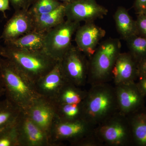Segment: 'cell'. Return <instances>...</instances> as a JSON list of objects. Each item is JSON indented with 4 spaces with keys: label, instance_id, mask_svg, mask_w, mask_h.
<instances>
[{
    "label": "cell",
    "instance_id": "cell-25",
    "mask_svg": "<svg viewBox=\"0 0 146 146\" xmlns=\"http://www.w3.org/2000/svg\"><path fill=\"white\" fill-rule=\"evenodd\" d=\"M63 4L57 0H36L29 11L33 16L42 15L52 12Z\"/></svg>",
    "mask_w": 146,
    "mask_h": 146
},
{
    "label": "cell",
    "instance_id": "cell-34",
    "mask_svg": "<svg viewBox=\"0 0 146 146\" xmlns=\"http://www.w3.org/2000/svg\"><path fill=\"white\" fill-rule=\"evenodd\" d=\"M57 1H59L60 2L66 5L76 1L78 0H57Z\"/></svg>",
    "mask_w": 146,
    "mask_h": 146
},
{
    "label": "cell",
    "instance_id": "cell-9",
    "mask_svg": "<svg viewBox=\"0 0 146 146\" xmlns=\"http://www.w3.org/2000/svg\"><path fill=\"white\" fill-rule=\"evenodd\" d=\"M14 125L19 146H52L46 133L23 111L18 115Z\"/></svg>",
    "mask_w": 146,
    "mask_h": 146
},
{
    "label": "cell",
    "instance_id": "cell-12",
    "mask_svg": "<svg viewBox=\"0 0 146 146\" xmlns=\"http://www.w3.org/2000/svg\"><path fill=\"white\" fill-rule=\"evenodd\" d=\"M115 86L118 111L128 116L145 106V98L136 86V82Z\"/></svg>",
    "mask_w": 146,
    "mask_h": 146
},
{
    "label": "cell",
    "instance_id": "cell-8",
    "mask_svg": "<svg viewBox=\"0 0 146 146\" xmlns=\"http://www.w3.org/2000/svg\"><path fill=\"white\" fill-rule=\"evenodd\" d=\"M95 127L83 119L64 121L56 120L50 134V140L52 146H59L64 141H68L71 145L94 132Z\"/></svg>",
    "mask_w": 146,
    "mask_h": 146
},
{
    "label": "cell",
    "instance_id": "cell-21",
    "mask_svg": "<svg viewBox=\"0 0 146 146\" xmlns=\"http://www.w3.org/2000/svg\"><path fill=\"white\" fill-rule=\"evenodd\" d=\"M45 35L33 30L5 44L31 50H44Z\"/></svg>",
    "mask_w": 146,
    "mask_h": 146
},
{
    "label": "cell",
    "instance_id": "cell-23",
    "mask_svg": "<svg viewBox=\"0 0 146 146\" xmlns=\"http://www.w3.org/2000/svg\"><path fill=\"white\" fill-rule=\"evenodd\" d=\"M129 52L137 63L146 58V38L133 35L125 40Z\"/></svg>",
    "mask_w": 146,
    "mask_h": 146
},
{
    "label": "cell",
    "instance_id": "cell-13",
    "mask_svg": "<svg viewBox=\"0 0 146 146\" xmlns=\"http://www.w3.org/2000/svg\"><path fill=\"white\" fill-rule=\"evenodd\" d=\"M105 30L94 22L80 26L75 33L76 47L89 58L93 55L100 40L105 36Z\"/></svg>",
    "mask_w": 146,
    "mask_h": 146
},
{
    "label": "cell",
    "instance_id": "cell-5",
    "mask_svg": "<svg viewBox=\"0 0 146 146\" xmlns=\"http://www.w3.org/2000/svg\"><path fill=\"white\" fill-rule=\"evenodd\" d=\"M94 132L102 146L133 145L127 117L119 112L95 127Z\"/></svg>",
    "mask_w": 146,
    "mask_h": 146
},
{
    "label": "cell",
    "instance_id": "cell-20",
    "mask_svg": "<svg viewBox=\"0 0 146 146\" xmlns=\"http://www.w3.org/2000/svg\"><path fill=\"white\" fill-rule=\"evenodd\" d=\"M87 92L82 87L67 82L53 102L59 104H80L86 97Z\"/></svg>",
    "mask_w": 146,
    "mask_h": 146
},
{
    "label": "cell",
    "instance_id": "cell-17",
    "mask_svg": "<svg viewBox=\"0 0 146 146\" xmlns=\"http://www.w3.org/2000/svg\"><path fill=\"white\" fill-rule=\"evenodd\" d=\"M133 145L146 146V107L144 106L127 116Z\"/></svg>",
    "mask_w": 146,
    "mask_h": 146
},
{
    "label": "cell",
    "instance_id": "cell-11",
    "mask_svg": "<svg viewBox=\"0 0 146 146\" xmlns=\"http://www.w3.org/2000/svg\"><path fill=\"white\" fill-rule=\"evenodd\" d=\"M24 112L46 133L50 139L51 130L57 119L56 105L54 102L40 96Z\"/></svg>",
    "mask_w": 146,
    "mask_h": 146
},
{
    "label": "cell",
    "instance_id": "cell-32",
    "mask_svg": "<svg viewBox=\"0 0 146 146\" xmlns=\"http://www.w3.org/2000/svg\"><path fill=\"white\" fill-rule=\"evenodd\" d=\"M10 0H0V11L3 13L5 17L6 16L5 11L10 10L9 6Z\"/></svg>",
    "mask_w": 146,
    "mask_h": 146
},
{
    "label": "cell",
    "instance_id": "cell-26",
    "mask_svg": "<svg viewBox=\"0 0 146 146\" xmlns=\"http://www.w3.org/2000/svg\"><path fill=\"white\" fill-rule=\"evenodd\" d=\"M14 123L0 131V146H19Z\"/></svg>",
    "mask_w": 146,
    "mask_h": 146
},
{
    "label": "cell",
    "instance_id": "cell-10",
    "mask_svg": "<svg viewBox=\"0 0 146 146\" xmlns=\"http://www.w3.org/2000/svg\"><path fill=\"white\" fill-rule=\"evenodd\" d=\"M65 5L67 19L80 23L94 22L107 15L108 10L96 0H78Z\"/></svg>",
    "mask_w": 146,
    "mask_h": 146
},
{
    "label": "cell",
    "instance_id": "cell-14",
    "mask_svg": "<svg viewBox=\"0 0 146 146\" xmlns=\"http://www.w3.org/2000/svg\"><path fill=\"white\" fill-rule=\"evenodd\" d=\"M33 30V16L29 10L15 11L5 24L0 39H3L6 44Z\"/></svg>",
    "mask_w": 146,
    "mask_h": 146
},
{
    "label": "cell",
    "instance_id": "cell-1",
    "mask_svg": "<svg viewBox=\"0 0 146 146\" xmlns=\"http://www.w3.org/2000/svg\"><path fill=\"white\" fill-rule=\"evenodd\" d=\"M0 76L4 85L6 98L21 111H27L40 96L35 90L34 83L4 58H0Z\"/></svg>",
    "mask_w": 146,
    "mask_h": 146
},
{
    "label": "cell",
    "instance_id": "cell-29",
    "mask_svg": "<svg viewBox=\"0 0 146 146\" xmlns=\"http://www.w3.org/2000/svg\"><path fill=\"white\" fill-rule=\"evenodd\" d=\"M133 7L136 14L143 13L146 9V0H135Z\"/></svg>",
    "mask_w": 146,
    "mask_h": 146
},
{
    "label": "cell",
    "instance_id": "cell-35",
    "mask_svg": "<svg viewBox=\"0 0 146 146\" xmlns=\"http://www.w3.org/2000/svg\"><path fill=\"white\" fill-rule=\"evenodd\" d=\"M3 47L1 46V43H0V56H1V55L2 53L3 52Z\"/></svg>",
    "mask_w": 146,
    "mask_h": 146
},
{
    "label": "cell",
    "instance_id": "cell-37",
    "mask_svg": "<svg viewBox=\"0 0 146 146\" xmlns=\"http://www.w3.org/2000/svg\"><path fill=\"white\" fill-rule=\"evenodd\" d=\"M143 13H145V14H146V10H145V11H144V12H143Z\"/></svg>",
    "mask_w": 146,
    "mask_h": 146
},
{
    "label": "cell",
    "instance_id": "cell-30",
    "mask_svg": "<svg viewBox=\"0 0 146 146\" xmlns=\"http://www.w3.org/2000/svg\"><path fill=\"white\" fill-rule=\"evenodd\" d=\"M138 82H136V86L142 95L146 97V77L139 78Z\"/></svg>",
    "mask_w": 146,
    "mask_h": 146
},
{
    "label": "cell",
    "instance_id": "cell-15",
    "mask_svg": "<svg viewBox=\"0 0 146 146\" xmlns=\"http://www.w3.org/2000/svg\"><path fill=\"white\" fill-rule=\"evenodd\" d=\"M67 82L60 70L58 61L51 70L40 78L34 84L39 96L54 101Z\"/></svg>",
    "mask_w": 146,
    "mask_h": 146
},
{
    "label": "cell",
    "instance_id": "cell-19",
    "mask_svg": "<svg viewBox=\"0 0 146 146\" xmlns=\"http://www.w3.org/2000/svg\"><path fill=\"white\" fill-rule=\"evenodd\" d=\"M114 18L117 31L123 39L126 40L131 36L137 35L136 22L125 7H118Z\"/></svg>",
    "mask_w": 146,
    "mask_h": 146
},
{
    "label": "cell",
    "instance_id": "cell-27",
    "mask_svg": "<svg viewBox=\"0 0 146 146\" xmlns=\"http://www.w3.org/2000/svg\"><path fill=\"white\" fill-rule=\"evenodd\" d=\"M137 35L146 38V15L144 13L137 14L136 21Z\"/></svg>",
    "mask_w": 146,
    "mask_h": 146
},
{
    "label": "cell",
    "instance_id": "cell-18",
    "mask_svg": "<svg viewBox=\"0 0 146 146\" xmlns=\"http://www.w3.org/2000/svg\"><path fill=\"white\" fill-rule=\"evenodd\" d=\"M33 16L34 30L46 33L65 21V5L63 3L50 13Z\"/></svg>",
    "mask_w": 146,
    "mask_h": 146
},
{
    "label": "cell",
    "instance_id": "cell-36",
    "mask_svg": "<svg viewBox=\"0 0 146 146\" xmlns=\"http://www.w3.org/2000/svg\"><path fill=\"white\" fill-rule=\"evenodd\" d=\"M30 1V2L31 5L36 0H29Z\"/></svg>",
    "mask_w": 146,
    "mask_h": 146
},
{
    "label": "cell",
    "instance_id": "cell-38",
    "mask_svg": "<svg viewBox=\"0 0 146 146\" xmlns=\"http://www.w3.org/2000/svg\"><path fill=\"white\" fill-rule=\"evenodd\" d=\"M145 100L146 101V97H145Z\"/></svg>",
    "mask_w": 146,
    "mask_h": 146
},
{
    "label": "cell",
    "instance_id": "cell-24",
    "mask_svg": "<svg viewBox=\"0 0 146 146\" xmlns=\"http://www.w3.org/2000/svg\"><path fill=\"white\" fill-rule=\"evenodd\" d=\"M55 103L56 105L58 119L70 121L83 119L81 103L80 104Z\"/></svg>",
    "mask_w": 146,
    "mask_h": 146
},
{
    "label": "cell",
    "instance_id": "cell-6",
    "mask_svg": "<svg viewBox=\"0 0 146 146\" xmlns=\"http://www.w3.org/2000/svg\"><path fill=\"white\" fill-rule=\"evenodd\" d=\"M80 23L65 20L46 33L44 48L46 52L59 61L72 46V38Z\"/></svg>",
    "mask_w": 146,
    "mask_h": 146
},
{
    "label": "cell",
    "instance_id": "cell-7",
    "mask_svg": "<svg viewBox=\"0 0 146 146\" xmlns=\"http://www.w3.org/2000/svg\"><path fill=\"white\" fill-rule=\"evenodd\" d=\"M59 63L66 81L80 87L87 83L89 58L77 47L72 45Z\"/></svg>",
    "mask_w": 146,
    "mask_h": 146
},
{
    "label": "cell",
    "instance_id": "cell-31",
    "mask_svg": "<svg viewBox=\"0 0 146 146\" xmlns=\"http://www.w3.org/2000/svg\"><path fill=\"white\" fill-rule=\"evenodd\" d=\"M138 78L146 77V58L138 64Z\"/></svg>",
    "mask_w": 146,
    "mask_h": 146
},
{
    "label": "cell",
    "instance_id": "cell-2",
    "mask_svg": "<svg viewBox=\"0 0 146 146\" xmlns=\"http://www.w3.org/2000/svg\"><path fill=\"white\" fill-rule=\"evenodd\" d=\"M81 104L82 118L95 127L119 112L115 86L108 82L91 85Z\"/></svg>",
    "mask_w": 146,
    "mask_h": 146
},
{
    "label": "cell",
    "instance_id": "cell-16",
    "mask_svg": "<svg viewBox=\"0 0 146 146\" xmlns=\"http://www.w3.org/2000/svg\"><path fill=\"white\" fill-rule=\"evenodd\" d=\"M114 86L136 82L138 79V63L129 52L119 54L112 71Z\"/></svg>",
    "mask_w": 146,
    "mask_h": 146
},
{
    "label": "cell",
    "instance_id": "cell-28",
    "mask_svg": "<svg viewBox=\"0 0 146 146\" xmlns=\"http://www.w3.org/2000/svg\"><path fill=\"white\" fill-rule=\"evenodd\" d=\"M10 2L15 11L29 10L31 6L29 0H10Z\"/></svg>",
    "mask_w": 146,
    "mask_h": 146
},
{
    "label": "cell",
    "instance_id": "cell-4",
    "mask_svg": "<svg viewBox=\"0 0 146 146\" xmlns=\"http://www.w3.org/2000/svg\"><path fill=\"white\" fill-rule=\"evenodd\" d=\"M121 48V41L117 38H108L98 45L89 58L87 83L95 85L108 83L112 80V68Z\"/></svg>",
    "mask_w": 146,
    "mask_h": 146
},
{
    "label": "cell",
    "instance_id": "cell-33",
    "mask_svg": "<svg viewBox=\"0 0 146 146\" xmlns=\"http://www.w3.org/2000/svg\"><path fill=\"white\" fill-rule=\"evenodd\" d=\"M5 91L3 82L0 76V99L3 95H5Z\"/></svg>",
    "mask_w": 146,
    "mask_h": 146
},
{
    "label": "cell",
    "instance_id": "cell-22",
    "mask_svg": "<svg viewBox=\"0 0 146 146\" xmlns=\"http://www.w3.org/2000/svg\"><path fill=\"white\" fill-rule=\"evenodd\" d=\"M21 111L7 98L0 100V131L14 124Z\"/></svg>",
    "mask_w": 146,
    "mask_h": 146
},
{
    "label": "cell",
    "instance_id": "cell-3",
    "mask_svg": "<svg viewBox=\"0 0 146 146\" xmlns=\"http://www.w3.org/2000/svg\"><path fill=\"white\" fill-rule=\"evenodd\" d=\"M1 56L13 63L34 84L51 70L58 61L44 50H31L7 44Z\"/></svg>",
    "mask_w": 146,
    "mask_h": 146
}]
</instances>
